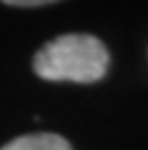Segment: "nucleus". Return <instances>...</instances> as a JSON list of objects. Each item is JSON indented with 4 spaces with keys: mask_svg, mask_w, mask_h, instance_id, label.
Returning <instances> with one entry per match:
<instances>
[{
    "mask_svg": "<svg viewBox=\"0 0 148 150\" xmlns=\"http://www.w3.org/2000/svg\"><path fill=\"white\" fill-rule=\"evenodd\" d=\"M33 71L49 82L91 84L106 75L108 51L93 35L69 33L46 42L36 53Z\"/></svg>",
    "mask_w": 148,
    "mask_h": 150,
    "instance_id": "1",
    "label": "nucleus"
},
{
    "mask_svg": "<svg viewBox=\"0 0 148 150\" xmlns=\"http://www.w3.org/2000/svg\"><path fill=\"white\" fill-rule=\"evenodd\" d=\"M7 5H14V7H40L46 5L44 0H9Z\"/></svg>",
    "mask_w": 148,
    "mask_h": 150,
    "instance_id": "3",
    "label": "nucleus"
},
{
    "mask_svg": "<svg viewBox=\"0 0 148 150\" xmlns=\"http://www.w3.org/2000/svg\"><path fill=\"white\" fill-rule=\"evenodd\" d=\"M0 150H71V144L56 132H36L18 137L5 144Z\"/></svg>",
    "mask_w": 148,
    "mask_h": 150,
    "instance_id": "2",
    "label": "nucleus"
}]
</instances>
